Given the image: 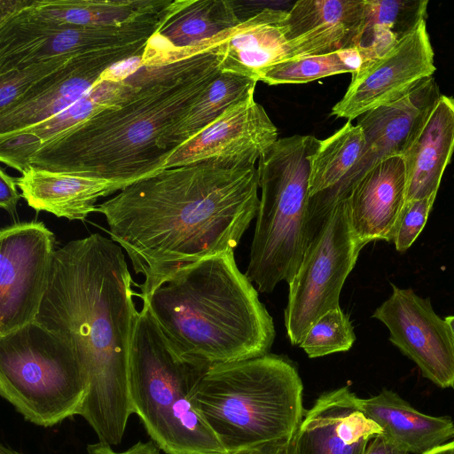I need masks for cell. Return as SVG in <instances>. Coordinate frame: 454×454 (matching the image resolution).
I'll use <instances>...</instances> for the list:
<instances>
[{"mask_svg": "<svg viewBox=\"0 0 454 454\" xmlns=\"http://www.w3.org/2000/svg\"><path fill=\"white\" fill-rule=\"evenodd\" d=\"M255 166L208 162L164 168L98 205L111 239L144 276L137 296L147 303L178 271L233 251L256 216Z\"/></svg>", "mask_w": 454, "mask_h": 454, "instance_id": "6da1fadb", "label": "cell"}, {"mask_svg": "<svg viewBox=\"0 0 454 454\" xmlns=\"http://www.w3.org/2000/svg\"><path fill=\"white\" fill-rule=\"evenodd\" d=\"M120 245L99 233L56 249L35 322L68 342L89 378L81 416L100 442L119 444L133 414L131 342L139 310Z\"/></svg>", "mask_w": 454, "mask_h": 454, "instance_id": "7a4b0ae2", "label": "cell"}, {"mask_svg": "<svg viewBox=\"0 0 454 454\" xmlns=\"http://www.w3.org/2000/svg\"><path fill=\"white\" fill-rule=\"evenodd\" d=\"M218 45L195 54L178 48L161 61L146 57L127 98L42 145L27 167L110 181L121 191L163 169L160 139L222 73Z\"/></svg>", "mask_w": 454, "mask_h": 454, "instance_id": "3957f363", "label": "cell"}, {"mask_svg": "<svg viewBox=\"0 0 454 454\" xmlns=\"http://www.w3.org/2000/svg\"><path fill=\"white\" fill-rule=\"evenodd\" d=\"M147 304L175 352L197 367L264 356L275 339L273 319L233 251L178 271Z\"/></svg>", "mask_w": 454, "mask_h": 454, "instance_id": "277c9868", "label": "cell"}, {"mask_svg": "<svg viewBox=\"0 0 454 454\" xmlns=\"http://www.w3.org/2000/svg\"><path fill=\"white\" fill-rule=\"evenodd\" d=\"M302 392L295 366L269 353L206 369L193 400L229 453L293 439L306 411Z\"/></svg>", "mask_w": 454, "mask_h": 454, "instance_id": "5b68a950", "label": "cell"}, {"mask_svg": "<svg viewBox=\"0 0 454 454\" xmlns=\"http://www.w3.org/2000/svg\"><path fill=\"white\" fill-rule=\"evenodd\" d=\"M205 370L179 357L144 303L131 342L129 396L133 413L166 454H226L193 400Z\"/></svg>", "mask_w": 454, "mask_h": 454, "instance_id": "8992f818", "label": "cell"}, {"mask_svg": "<svg viewBox=\"0 0 454 454\" xmlns=\"http://www.w3.org/2000/svg\"><path fill=\"white\" fill-rule=\"evenodd\" d=\"M320 140L310 135L278 138L257 162L261 197L247 277L259 292L289 283L308 243L309 159Z\"/></svg>", "mask_w": 454, "mask_h": 454, "instance_id": "52a82bcc", "label": "cell"}, {"mask_svg": "<svg viewBox=\"0 0 454 454\" xmlns=\"http://www.w3.org/2000/svg\"><path fill=\"white\" fill-rule=\"evenodd\" d=\"M88 374L75 350L37 322L0 336V395L25 420L51 427L80 415Z\"/></svg>", "mask_w": 454, "mask_h": 454, "instance_id": "ba28073f", "label": "cell"}, {"mask_svg": "<svg viewBox=\"0 0 454 454\" xmlns=\"http://www.w3.org/2000/svg\"><path fill=\"white\" fill-rule=\"evenodd\" d=\"M364 247L351 228L347 197L341 199L311 236L288 283L284 320L292 345L299 346L317 319L340 307L341 288Z\"/></svg>", "mask_w": 454, "mask_h": 454, "instance_id": "9c48e42d", "label": "cell"}, {"mask_svg": "<svg viewBox=\"0 0 454 454\" xmlns=\"http://www.w3.org/2000/svg\"><path fill=\"white\" fill-rule=\"evenodd\" d=\"M118 25L59 23L23 9L0 22V74L61 55H75L149 41L168 17L172 4ZM29 3V1H28Z\"/></svg>", "mask_w": 454, "mask_h": 454, "instance_id": "30bf717a", "label": "cell"}, {"mask_svg": "<svg viewBox=\"0 0 454 454\" xmlns=\"http://www.w3.org/2000/svg\"><path fill=\"white\" fill-rule=\"evenodd\" d=\"M55 251V235L43 222L15 223L1 230L0 336L35 321Z\"/></svg>", "mask_w": 454, "mask_h": 454, "instance_id": "8fae6325", "label": "cell"}, {"mask_svg": "<svg viewBox=\"0 0 454 454\" xmlns=\"http://www.w3.org/2000/svg\"><path fill=\"white\" fill-rule=\"evenodd\" d=\"M390 296L372 317L389 331V340L442 388L454 387V340L450 327L434 310L429 298L392 285Z\"/></svg>", "mask_w": 454, "mask_h": 454, "instance_id": "7c38bea8", "label": "cell"}, {"mask_svg": "<svg viewBox=\"0 0 454 454\" xmlns=\"http://www.w3.org/2000/svg\"><path fill=\"white\" fill-rule=\"evenodd\" d=\"M278 139L277 127L253 92L176 148L163 169L196 162L223 168L252 167Z\"/></svg>", "mask_w": 454, "mask_h": 454, "instance_id": "4fadbf2b", "label": "cell"}, {"mask_svg": "<svg viewBox=\"0 0 454 454\" xmlns=\"http://www.w3.org/2000/svg\"><path fill=\"white\" fill-rule=\"evenodd\" d=\"M149 41L74 56L58 72L0 110V139L62 112L83 97L111 66L143 55Z\"/></svg>", "mask_w": 454, "mask_h": 454, "instance_id": "5bb4252c", "label": "cell"}, {"mask_svg": "<svg viewBox=\"0 0 454 454\" xmlns=\"http://www.w3.org/2000/svg\"><path fill=\"white\" fill-rule=\"evenodd\" d=\"M434 50L426 20L385 55L356 74L331 115L351 121L366 112L407 94L419 82L433 76Z\"/></svg>", "mask_w": 454, "mask_h": 454, "instance_id": "9a60e30c", "label": "cell"}, {"mask_svg": "<svg viewBox=\"0 0 454 454\" xmlns=\"http://www.w3.org/2000/svg\"><path fill=\"white\" fill-rule=\"evenodd\" d=\"M441 96L435 79L430 76L402 98L361 115L356 124L365 144L360 160L324 207L348 197L354 184L379 162L403 156Z\"/></svg>", "mask_w": 454, "mask_h": 454, "instance_id": "2e32d148", "label": "cell"}, {"mask_svg": "<svg viewBox=\"0 0 454 454\" xmlns=\"http://www.w3.org/2000/svg\"><path fill=\"white\" fill-rule=\"evenodd\" d=\"M358 398L348 387L319 395L295 433L296 454H364L383 430L360 410Z\"/></svg>", "mask_w": 454, "mask_h": 454, "instance_id": "e0dca14e", "label": "cell"}, {"mask_svg": "<svg viewBox=\"0 0 454 454\" xmlns=\"http://www.w3.org/2000/svg\"><path fill=\"white\" fill-rule=\"evenodd\" d=\"M365 10V0L296 1L286 18L293 59L359 46Z\"/></svg>", "mask_w": 454, "mask_h": 454, "instance_id": "ac0fdd59", "label": "cell"}, {"mask_svg": "<svg viewBox=\"0 0 454 454\" xmlns=\"http://www.w3.org/2000/svg\"><path fill=\"white\" fill-rule=\"evenodd\" d=\"M406 189V167L401 155L379 162L354 184L347 197L348 211L353 232L362 244L393 240Z\"/></svg>", "mask_w": 454, "mask_h": 454, "instance_id": "d6986e66", "label": "cell"}, {"mask_svg": "<svg viewBox=\"0 0 454 454\" xmlns=\"http://www.w3.org/2000/svg\"><path fill=\"white\" fill-rule=\"evenodd\" d=\"M286 18L287 11L266 7L242 20L216 48L220 71L258 82L263 70L293 59Z\"/></svg>", "mask_w": 454, "mask_h": 454, "instance_id": "ffe728a7", "label": "cell"}, {"mask_svg": "<svg viewBox=\"0 0 454 454\" xmlns=\"http://www.w3.org/2000/svg\"><path fill=\"white\" fill-rule=\"evenodd\" d=\"M16 183L29 207L70 221H84L98 212V199L121 191L110 181L34 166L25 168Z\"/></svg>", "mask_w": 454, "mask_h": 454, "instance_id": "44dd1931", "label": "cell"}, {"mask_svg": "<svg viewBox=\"0 0 454 454\" xmlns=\"http://www.w3.org/2000/svg\"><path fill=\"white\" fill-rule=\"evenodd\" d=\"M454 152V98L442 95L403 153L405 201L436 196Z\"/></svg>", "mask_w": 454, "mask_h": 454, "instance_id": "7402d4cb", "label": "cell"}, {"mask_svg": "<svg viewBox=\"0 0 454 454\" xmlns=\"http://www.w3.org/2000/svg\"><path fill=\"white\" fill-rule=\"evenodd\" d=\"M360 410L383 430V436L410 454H423L454 437V422L414 409L392 390L358 398Z\"/></svg>", "mask_w": 454, "mask_h": 454, "instance_id": "603a6c76", "label": "cell"}, {"mask_svg": "<svg viewBox=\"0 0 454 454\" xmlns=\"http://www.w3.org/2000/svg\"><path fill=\"white\" fill-rule=\"evenodd\" d=\"M364 144L362 129L349 121L332 136L320 140L309 159V214L335 194L360 160Z\"/></svg>", "mask_w": 454, "mask_h": 454, "instance_id": "cb8c5ba5", "label": "cell"}, {"mask_svg": "<svg viewBox=\"0 0 454 454\" xmlns=\"http://www.w3.org/2000/svg\"><path fill=\"white\" fill-rule=\"evenodd\" d=\"M229 0H175L158 34L176 48L202 44L238 26Z\"/></svg>", "mask_w": 454, "mask_h": 454, "instance_id": "d4e9b609", "label": "cell"}, {"mask_svg": "<svg viewBox=\"0 0 454 454\" xmlns=\"http://www.w3.org/2000/svg\"><path fill=\"white\" fill-rule=\"evenodd\" d=\"M171 3V0H29L25 10L59 23L110 26L160 12Z\"/></svg>", "mask_w": 454, "mask_h": 454, "instance_id": "484cf974", "label": "cell"}, {"mask_svg": "<svg viewBox=\"0 0 454 454\" xmlns=\"http://www.w3.org/2000/svg\"><path fill=\"white\" fill-rule=\"evenodd\" d=\"M257 81L231 73H221L188 108L183 118L160 139L168 156L216 120L227 108L254 92Z\"/></svg>", "mask_w": 454, "mask_h": 454, "instance_id": "4316f807", "label": "cell"}, {"mask_svg": "<svg viewBox=\"0 0 454 454\" xmlns=\"http://www.w3.org/2000/svg\"><path fill=\"white\" fill-rule=\"evenodd\" d=\"M134 74L122 82L99 79L83 97L62 112L16 134L20 136L25 143V167H27L29 157L42 145L127 98L135 88Z\"/></svg>", "mask_w": 454, "mask_h": 454, "instance_id": "83f0119b", "label": "cell"}, {"mask_svg": "<svg viewBox=\"0 0 454 454\" xmlns=\"http://www.w3.org/2000/svg\"><path fill=\"white\" fill-rule=\"evenodd\" d=\"M356 340L354 328L340 307L323 314L308 329L299 347L310 358L350 349Z\"/></svg>", "mask_w": 454, "mask_h": 454, "instance_id": "f1b7e54d", "label": "cell"}, {"mask_svg": "<svg viewBox=\"0 0 454 454\" xmlns=\"http://www.w3.org/2000/svg\"><path fill=\"white\" fill-rule=\"evenodd\" d=\"M349 73L338 51L291 59L262 72L258 81L269 85L298 84Z\"/></svg>", "mask_w": 454, "mask_h": 454, "instance_id": "f546056e", "label": "cell"}, {"mask_svg": "<svg viewBox=\"0 0 454 454\" xmlns=\"http://www.w3.org/2000/svg\"><path fill=\"white\" fill-rule=\"evenodd\" d=\"M364 30L379 25L402 40L427 18V0H365ZM364 35V34H363Z\"/></svg>", "mask_w": 454, "mask_h": 454, "instance_id": "4dcf8cb0", "label": "cell"}, {"mask_svg": "<svg viewBox=\"0 0 454 454\" xmlns=\"http://www.w3.org/2000/svg\"><path fill=\"white\" fill-rule=\"evenodd\" d=\"M75 55L55 56L1 74L0 110H4L43 80L58 72Z\"/></svg>", "mask_w": 454, "mask_h": 454, "instance_id": "1f68e13d", "label": "cell"}, {"mask_svg": "<svg viewBox=\"0 0 454 454\" xmlns=\"http://www.w3.org/2000/svg\"><path fill=\"white\" fill-rule=\"evenodd\" d=\"M436 196L405 201L398 217L393 242L395 249L403 253L417 239L427 221Z\"/></svg>", "mask_w": 454, "mask_h": 454, "instance_id": "d6a6232c", "label": "cell"}, {"mask_svg": "<svg viewBox=\"0 0 454 454\" xmlns=\"http://www.w3.org/2000/svg\"><path fill=\"white\" fill-rule=\"evenodd\" d=\"M160 450L158 444L152 439L145 442L139 441L121 452L114 450L112 445L100 441L87 446V454H160Z\"/></svg>", "mask_w": 454, "mask_h": 454, "instance_id": "836d02e7", "label": "cell"}, {"mask_svg": "<svg viewBox=\"0 0 454 454\" xmlns=\"http://www.w3.org/2000/svg\"><path fill=\"white\" fill-rule=\"evenodd\" d=\"M16 179L4 168L0 169V207L11 215L16 213L18 201L22 197L18 192Z\"/></svg>", "mask_w": 454, "mask_h": 454, "instance_id": "e575fe53", "label": "cell"}, {"mask_svg": "<svg viewBox=\"0 0 454 454\" xmlns=\"http://www.w3.org/2000/svg\"><path fill=\"white\" fill-rule=\"evenodd\" d=\"M143 55L121 60L107 68L100 76L102 80L122 82L144 67Z\"/></svg>", "mask_w": 454, "mask_h": 454, "instance_id": "d590c367", "label": "cell"}, {"mask_svg": "<svg viewBox=\"0 0 454 454\" xmlns=\"http://www.w3.org/2000/svg\"><path fill=\"white\" fill-rule=\"evenodd\" d=\"M364 454H410L405 452L392 442H390L383 435L374 437L370 441Z\"/></svg>", "mask_w": 454, "mask_h": 454, "instance_id": "8d00e7d4", "label": "cell"}, {"mask_svg": "<svg viewBox=\"0 0 454 454\" xmlns=\"http://www.w3.org/2000/svg\"><path fill=\"white\" fill-rule=\"evenodd\" d=\"M277 444H269L249 449H244L233 452H229L226 454H271Z\"/></svg>", "mask_w": 454, "mask_h": 454, "instance_id": "74e56055", "label": "cell"}, {"mask_svg": "<svg viewBox=\"0 0 454 454\" xmlns=\"http://www.w3.org/2000/svg\"><path fill=\"white\" fill-rule=\"evenodd\" d=\"M271 454H296L294 437L278 443Z\"/></svg>", "mask_w": 454, "mask_h": 454, "instance_id": "f35d334b", "label": "cell"}, {"mask_svg": "<svg viewBox=\"0 0 454 454\" xmlns=\"http://www.w3.org/2000/svg\"><path fill=\"white\" fill-rule=\"evenodd\" d=\"M423 454H454V440L439 445Z\"/></svg>", "mask_w": 454, "mask_h": 454, "instance_id": "ab89813d", "label": "cell"}, {"mask_svg": "<svg viewBox=\"0 0 454 454\" xmlns=\"http://www.w3.org/2000/svg\"><path fill=\"white\" fill-rule=\"evenodd\" d=\"M0 454H23V453H20L9 446L1 444L0 445Z\"/></svg>", "mask_w": 454, "mask_h": 454, "instance_id": "60d3db41", "label": "cell"}, {"mask_svg": "<svg viewBox=\"0 0 454 454\" xmlns=\"http://www.w3.org/2000/svg\"><path fill=\"white\" fill-rule=\"evenodd\" d=\"M444 320L450 327V333L454 340V316H447L444 317Z\"/></svg>", "mask_w": 454, "mask_h": 454, "instance_id": "b9f144b4", "label": "cell"}]
</instances>
